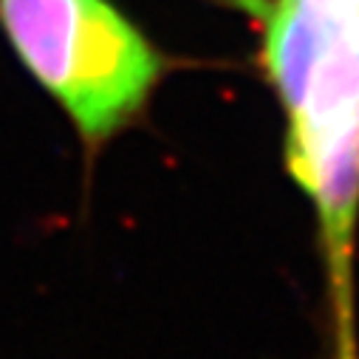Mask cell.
<instances>
[{
	"mask_svg": "<svg viewBox=\"0 0 359 359\" xmlns=\"http://www.w3.org/2000/svg\"><path fill=\"white\" fill-rule=\"evenodd\" d=\"M342 23L320 18L303 0H275L266 9L263 62L283 108L297 100V94L303 91V85L309 79V71L314 68L325 43Z\"/></svg>",
	"mask_w": 359,
	"mask_h": 359,
	"instance_id": "cell-2",
	"label": "cell"
},
{
	"mask_svg": "<svg viewBox=\"0 0 359 359\" xmlns=\"http://www.w3.org/2000/svg\"><path fill=\"white\" fill-rule=\"evenodd\" d=\"M0 23L91 153L136 122L164 71L108 0H0Z\"/></svg>",
	"mask_w": 359,
	"mask_h": 359,
	"instance_id": "cell-1",
	"label": "cell"
}]
</instances>
